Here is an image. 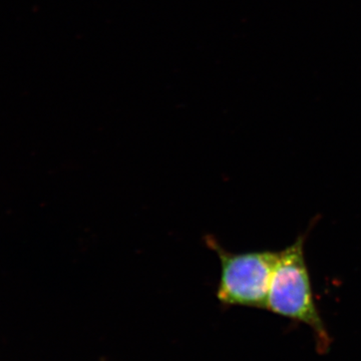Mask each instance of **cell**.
Listing matches in <instances>:
<instances>
[{
  "instance_id": "6da1fadb",
  "label": "cell",
  "mask_w": 361,
  "mask_h": 361,
  "mask_svg": "<svg viewBox=\"0 0 361 361\" xmlns=\"http://www.w3.org/2000/svg\"><path fill=\"white\" fill-rule=\"evenodd\" d=\"M306 234L279 251L271 279L266 308L278 315L308 325L314 331L318 345L326 349L329 336L313 295L312 284L304 244Z\"/></svg>"
},
{
  "instance_id": "7a4b0ae2",
  "label": "cell",
  "mask_w": 361,
  "mask_h": 361,
  "mask_svg": "<svg viewBox=\"0 0 361 361\" xmlns=\"http://www.w3.org/2000/svg\"><path fill=\"white\" fill-rule=\"evenodd\" d=\"M206 243L220 259L217 297L221 302L225 305L266 308L279 252L232 253L226 251L212 236H207Z\"/></svg>"
}]
</instances>
